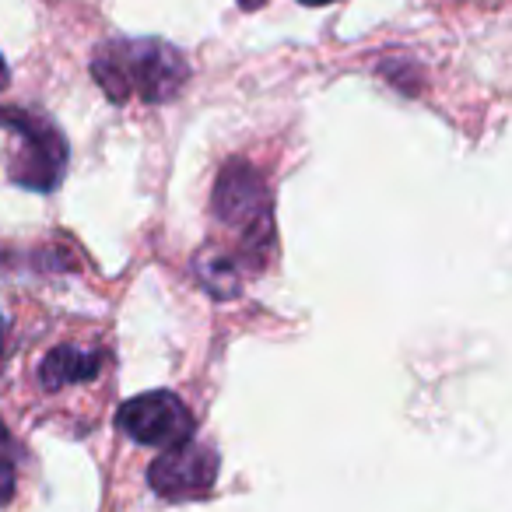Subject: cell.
<instances>
[{
	"label": "cell",
	"mask_w": 512,
	"mask_h": 512,
	"mask_svg": "<svg viewBox=\"0 0 512 512\" xmlns=\"http://www.w3.org/2000/svg\"><path fill=\"white\" fill-rule=\"evenodd\" d=\"M92 74L116 106L130 102L134 95L158 106L183 92L190 64L165 39H120V43L99 46V53L92 57Z\"/></svg>",
	"instance_id": "cell-1"
},
{
	"label": "cell",
	"mask_w": 512,
	"mask_h": 512,
	"mask_svg": "<svg viewBox=\"0 0 512 512\" xmlns=\"http://www.w3.org/2000/svg\"><path fill=\"white\" fill-rule=\"evenodd\" d=\"M214 214L225 221L228 228L242 235V246L249 253V264L260 267L256 249L264 253L271 249V197H267L264 176L249 162L235 158L221 169L218 186H214Z\"/></svg>",
	"instance_id": "cell-2"
},
{
	"label": "cell",
	"mask_w": 512,
	"mask_h": 512,
	"mask_svg": "<svg viewBox=\"0 0 512 512\" xmlns=\"http://www.w3.org/2000/svg\"><path fill=\"white\" fill-rule=\"evenodd\" d=\"M0 127L15 130L22 137L15 162H11V183L36 193L57 190L67 169L64 134L43 113H32V109H0Z\"/></svg>",
	"instance_id": "cell-3"
},
{
	"label": "cell",
	"mask_w": 512,
	"mask_h": 512,
	"mask_svg": "<svg viewBox=\"0 0 512 512\" xmlns=\"http://www.w3.org/2000/svg\"><path fill=\"white\" fill-rule=\"evenodd\" d=\"M116 425L130 435L141 446H158V449H172L183 446L193 439V421L190 407L169 390H151L141 397L127 400V404L116 411Z\"/></svg>",
	"instance_id": "cell-4"
},
{
	"label": "cell",
	"mask_w": 512,
	"mask_h": 512,
	"mask_svg": "<svg viewBox=\"0 0 512 512\" xmlns=\"http://www.w3.org/2000/svg\"><path fill=\"white\" fill-rule=\"evenodd\" d=\"M218 477V453L204 442H183L172 446L151 463L148 481L155 488V495L169 498V502H193L204 498L214 488Z\"/></svg>",
	"instance_id": "cell-5"
},
{
	"label": "cell",
	"mask_w": 512,
	"mask_h": 512,
	"mask_svg": "<svg viewBox=\"0 0 512 512\" xmlns=\"http://www.w3.org/2000/svg\"><path fill=\"white\" fill-rule=\"evenodd\" d=\"M106 355L92 348H74V344H60L46 355L43 369H39V379H43L46 390H64V386L74 383H88V379L99 376Z\"/></svg>",
	"instance_id": "cell-6"
},
{
	"label": "cell",
	"mask_w": 512,
	"mask_h": 512,
	"mask_svg": "<svg viewBox=\"0 0 512 512\" xmlns=\"http://www.w3.org/2000/svg\"><path fill=\"white\" fill-rule=\"evenodd\" d=\"M197 278L214 299H235L239 295V274H235L232 256L218 253V249H204L197 256Z\"/></svg>",
	"instance_id": "cell-7"
},
{
	"label": "cell",
	"mask_w": 512,
	"mask_h": 512,
	"mask_svg": "<svg viewBox=\"0 0 512 512\" xmlns=\"http://www.w3.org/2000/svg\"><path fill=\"white\" fill-rule=\"evenodd\" d=\"M15 491V460H11V439L0 425V502H8Z\"/></svg>",
	"instance_id": "cell-8"
},
{
	"label": "cell",
	"mask_w": 512,
	"mask_h": 512,
	"mask_svg": "<svg viewBox=\"0 0 512 512\" xmlns=\"http://www.w3.org/2000/svg\"><path fill=\"white\" fill-rule=\"evenodd\" d=\"M242 11H256V8H264V0H235Z\"/></svg>",
	"instance_id": "cell-9"
},
{
	"label": "cell",
	"mask_w": 512,
	"mask_h": 512,
	"mask_svg": "<svg viewBox=\"0 0 512 512\" xmlns=\"http://www.w3.org/2000/svg\"><path fill=\"white\" fill-rule=\"evenodd\" d=\"M8 81H11V71H8V64H4V57H0V88H8Z\"/></svg>",
	"instance_id": "cell-10"
},
{
	"label": "cell",
	"mask_w": 512,
	"mask_h": 512,
	"mask_svg": "<svg viewBox=\"0 0 512 512\" xmlns=\"http://www.w3.org/2000/svg\"><path fill=\"white\" fill-rule=\"evenodd\" d=\"M299 4H306V8H327V4H334V0H299Z\"/></svg>",
	"instance_id": "cell-11"
},
{
	"label": "cell",
	"mask_w": 512,
	"mask_h": 512,
	"mask_svg": "<svg viewBox=\"0 0 512 512\" xmlns=\"http://www.w3.org/2000/svg\"><path fill=\"white\" fill-rule=\"evenodd\" d=\"M0 362H4V316H0Z\"/></svg>",
	"instance_id": "cell-12"
}]
</instances>
